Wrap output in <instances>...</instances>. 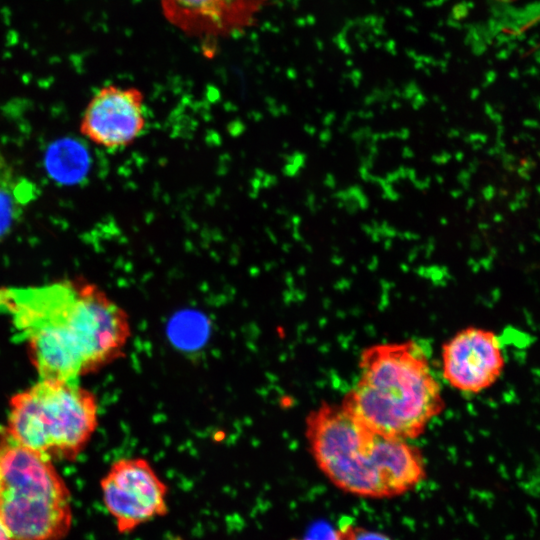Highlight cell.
Segmentation results:
<instances>
[{
  "label": "cell",
  "mask_w": 540,
  "mask_h": 540,
  "mask_svg": "<svg viewBox=\"0 0 540 540\" xmlns=\"http://www.w3.org/2000/svg\"><path fill=\"white\" fill-rule=\"evenodd\" d=\"M0 312L26 341L40 379L79 382L120 359L132 335L128 313L81 279L0 288Z\"/></svg>",
  "instance_id": "obj_1"
},
{
  "label": "cell",
  "mask_w": 540,
  "mask_h": 540,
  "mask_svg": "<svg viewBox=\"0 0 540 540\" xmlns=\"http://www.w3.org/2000/svg\"><path fill=\"white\" fill-rule=\"evenodd\" d=\"M305 423L314 462L345 493L368 499L394 498L425 479L426 465L417 447L368 428L341 404H322Z\"/></svg>",
  "instance_id": "obj_2"
},
{
  "label": "cell",
  "mask_w": 540,
  "mask_h": 540,
  "mask_svg": "<svg viewBox=\"0 0 540 540\" xmlns=\"http://www.w3.org/2000/svg\"><path fill=\"white\" fill-rule=\"evenodd\" d=\"M341 405L368 428L410 441L441 412L443 398L423 349L404 341L361 353L358 379Z\"/></svg>",
  "instance_id": "obj_3"
},
{
  "label": "cell",
  "mask_w": 540,
  "mask_h": 540,
  "mask_svg": "<svg viewBox=\"0 0 540 540\" xmlns=\"http://www.w3.org/2000/svg\"><path fill=\"white\" fill-rule=\"evenodd\" d=\"M0 521L9 540H62L72 524L70 493L51 460L0 440Z\"/></svg>",
  "instance_id": "obj_4"
},
{
  "label": "cell",
  "mask_w": 540,
  "mask_h": 540,
  "mask_svg": "<svg viewBox=\"0 0 540 540\" xmlns=\"http://www.w3.org/2000/svg\"><path fill=\"white\" fill-rule=\"evenodd\" d=\"M98 425L95 395L78 382L40 379L11 398L8 434L52 459H75Z\"/></svg>",
  "instance_id": "obj_5"
},
{
  "label": "cell",
  "mask_w": 540,
  "mask_h": 540,
  "mask_svg": "<svg viewBox=\"0 0 540 540\" xmlns=\"http://www.w3.org/2000/svg\"><path fill=\"white\" fill-rule=\"evenodd\" d=\"M100 486L103 503L119 533H130L168 513V487L145 458L114 461Z\"/></svg>",
  "instance_id": "obj_6"
},
{
  "label": "cell",
  "mask_w": 540,
  "mask_h": 540,
  "mask_svg": "<svg viewBox=\"0 0 540 540\" xmlns=\"http://www.w3.org/2000/svg\"><path fill=\"white\" fill-rule=\"evenodd\" d=\"M146 125L143 93L136 87L108 85L86 106L80 132L99 147L119 150L134 144Z\"/></svg>",
  "instance_id": "obj_7"
},
{
  "label": "cell",
  "mask_w": 540,
  "mask_h": 540,
  "mask_svg": "<svg viewBox=\"0 0 540 540\" xmlns=\"http://www.w3.org/2000/svg\"><path fill=\"white\" fill-rule=\"evenodd\" d=\"M442 365L444 378L452 388L477 394L489 389L501 378L506 357L495 332L468 327L444 344Z\"/></svg>",
  "instance_id": "obj_8"
},
{
  "label": "cell",
  "mask_w": 540,
  "mask_h": 540,
  "mask_svg": "<svg viewBox=\"0 0 540 540\" xmlns=\"http://www.w3.org/2000/svg\"><path fill=\"white\" fill-rule=\"evenodd\" d=\"M267 0H160L167 21L200 39L223 38L256 22Z\"/></svg>",
  "instance_id": "obj_9"
},
{
  "label": "cell",
  "mask_w": 540,
  "mask_h": 540,
  "mask_svg": "<svg viewBox=\"0 0 540 540\" xmlns=\"http://www.w3.org/2000/svg\"><path fill=\"white\" fill-rule=\"evenodd\" d=\"M36 194L35 184L0 156V243L16 227Z\"/></svg>",
  "instance_id": "obj_10"
},
{
  "label": "cell",
  "mask_w": 540,
  "mask_h": 540,
  "mask_svg": "<svg viewBox=\"0 0 540 540\" xmlns=\"http://www.w3.org/2000/svg\"><path fill=\"white\" fill-rule=\"evenodd\" d=\"M338 530L343 540H393L382 532L361 527L352 521H343Z\"/></svg>",
  "instance_id": "obj_11"
},
{
  "label": "cell",
  "mask_w": 540,
  "mask_h": 540,
  "mask_svg": "<svg viewBox=\"0 0 540 540\" xmlns=\"http://www.w3.org/2000/svg\"><path fill=\"white\" fill-rule=\"evenodd\" d=\"M305 540H343L338 528L330 530L325 536H307Z\"/></svg>",
  "instance_id": "obj_12"
},
{
  "label": "cell",
  "mask_w": 540,
  "mask_h": 540,
  "mask_svg": "<svg viewBox=\"0 0 540 540\" xmlns=\"http://www.w3.org/2000/svg\"><path fill=\"white\" fill-rule=\"evenodd\" d=\"M0 540H9L8 534L0 521Z\"/></svg>",
  "instance_id": "obj_13"
},
{
  "label": "cell",
  "mask_w": 540,
  "mask_h": 540,
  "mask_svg": "<svg viewBox=\"0 0 540 540\" xmlns=\"http://www.w3.org/2000/svg\"><path fill=\"white\" fill-rule=\"evenodd\" d=\"M290 540H305V539L304 538H302V539L293 538V539H290Z\"/></svg>",
  "instance_id": "obj_14"
}]
</instances>
